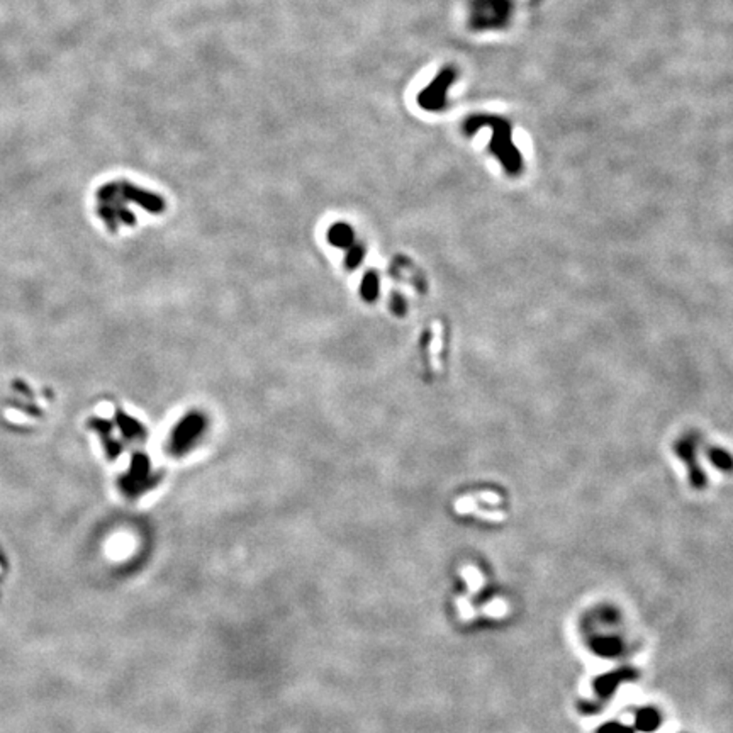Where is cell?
<instances>
[{
    "label": "cell",
    "mask_w": 733,
    "mask_h": 733,
    "mask_svg": "<svg viewBox=\"0 0 733 733\" xmlns=\"http://www.w3.org/2000/svg\"><path fill=\"white\" fill-rule=\"evenodd\" d=\"M482 128L491 131V141H489V149L497 156L501 165L508 174H518L522 170L523 161L519 155L518 148L513 143V133L511 126L506 119L496 116H472L464 122L465 134H475Z\"/></svg>",
    "instance_id": "cell-1"
},
{
    "label": "cell",
    "mask_w": 733,
    "mask_h": 733,
    "mask_svg": "<svg viewBox=\"0 0 733 733\" xmlns=\"http://www.w3.org/2000/svg\"><path fill=\"white\" fill-rule=\"evenodd\" d=\"M513 17L511 0H470L469 21L475 31L504 29Z\"/></svg>",
    "instance_id": "cell-2"
},
{
    "label": "cell",
    "mask_w": 733,
    "mask_h": 733,
    "mask_svg": "<svg viewBox=\"0 0 733 733\" xmlns=\"http://www.w3.org/2000/svg\"><path fill=\"white\" fill-rule=\"evenodd\" d=\"M206 429V418L201 413H189L179 421L170 437V452L174 455H185L201 440Z\"/></svg>",
    "instance_id": "cell-3"
},
{
    "label": "cell",
    "mask_w": 733,
    "mask_h": 733,
    "mask_svg": "<svg viewBox=\"0 0 733 733\" xmlns=\"http://www.w3.org/2000/svg\"><path fill=\"white\" fill-rule=\"evenodd\" d=\"M457 79V71L452 66H445L440 74L437 75V79H433L432 84L428 85L423 92L419 94V106L424 109V111H434L440 112L447 106V92L448 89L454 85Z\"/></svg>",
    "instance_id": "cell-4"
},
{
    "label": "cell",
    "mask_w": 733,
    "mask_h": 733,
    "mask_svg": "<svg viewBox=\"0 0 733 733\" xmlns=\"http://www.w3.org/2000/svg\"><path fill=\"white\" fill-rule=\"evenodd\" d=\"M328 239L333 246L338 248H350L353 243H355V233L350 226L345 223H336L333 224L328 231Z\"/></svg>",
    "instance_id": "cell-5"
},
{
    "label": "cell",
    "mask_w": 733,
    "mask_h": 733,
    "mask_svg": "<svg viewBox=\"0 0 733 733\" xmlns=\"http://www.w3.org/2000/svg\"><path fill=\"white\" fill-rule=\"evenodd\" d=\"M633 676H635V674H633L632 671H619L617 674H613V676L609 674V676H604V677H601L599 681H596V691L599 692L603 698H608L609 694H613L611 691L617 687L618 682H622L623 679L633 677Z\"/></svg>",
    "instance_id": "cell-6"
},
{
    "label": "cell",
    "mask_w": 733,
    "mask_h": 733,
    "mask_svg": "<svg viewBox=\"0 0 733 733\" xmlns=\"http://www.w3.org/2000/svg\"><path fill=\"white\" fill-rule=\"evenodd\" d=\"M360 291H361V297H364L365 301L374 302L375 299H377V296H379V275L375 274L374 270H370L369 274L364 277V280H361Z\"/></svg>",
    "instance_id": "cell-7"
},
{
    "label": "cell",
    "mask_w": 733,
    "mask_h": 733,
    "mask_svg": "<svg viewBox=\"0 0 733 733\" xmlns=\"http://www.w3.org/2000/svg\"><path fill=\"white\" fill-rule=\"evenodd\" d=\"M619 649H622V644L614 638H599V640L594 642V650L596 654L601 655H617Z\"/></svg>",
    "instance_id": "cell-8"
},
{
    "label": "cell",
    "mask_w": 733,
    "mask_h": 733,
    "mask_svg": "<svg viewBox=\"0 0 733 733\" xmlns=\"http://www.w3.org/2000/svg\"><path fill=\"white\" fill-rule=\"evenodd\" d=\"M365 248L361 246L360 243H353L350 248H348L346 253V266L348 269H356L360 265V261L364 260Z\"/></svg>",
    "instance_id": "cell-9"
},
{
    "label": "cell",
    "mask_w": 733,
    "mask_h": 733,
    "mask_svg": "<svg viewBox=\"0 0 733 733\" xmlns=\"http://www.w3.org/2000/svg\"><path fill=\"white\" fill-rule=\"evenodd\" d=\"M597 733H632V730H628V728H623L617 725V723H611V725H606L601 728L599 732Z\"/></svg>",
    "instance_id": "cell-10"
}]
</instances>
